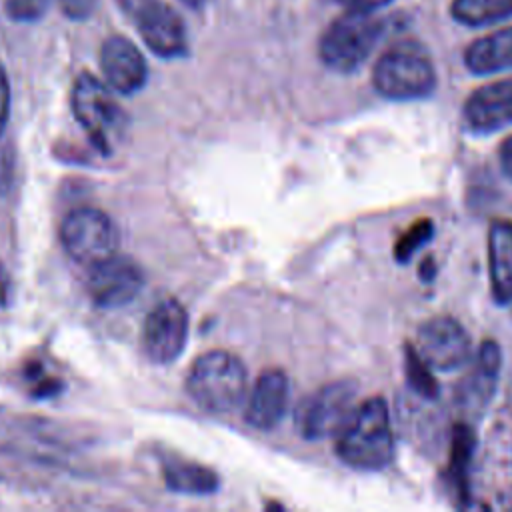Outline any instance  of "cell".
I'll use <instances>...</instances> for the list:
<instances>
[{
	"mask_svg": "<svg viewBox=\"0 0 512 512\" xmlns=\"http://www.w3.org/2000/svg\"><path fill=\"white\" fill-rule=\"evenodd\" d=\"M372 84L388 100H420L434 92L436 72L418 44L402 42L378 58L372 70Z\"/></svg>",
	"mask_w": 512,
	"mask_h": 512,
	"instance_id": "obj_3",
	"label": "cell"
},
{
	"mask_svg": "<svg viewBox=\"0 0 512 512\" xmlns=\"http://www.w3.org/2000/svg\"><path fill=\"white\" fill-rule=\"evenodd\" d=\"M356 382L336 380L306 396L296 410V428L306 440L336 436L356 404Z\"/></svg>",
	"mask_w": 512,
	"mask_h": 512,
	"instance_id": "obj_7",
	"label": "cell"
},
{
	"mask_svg": "<svg viewBox=\"0 0 512 512\" xmlns=\"http://www.w3.org/2000/svg\"><path fill=\"white\" fill-rule=\"evenodd\" d=\"M188 314L176 298L160 300L144 320L142 346L154 364L174 362L186 346Z\"/></svg>",
	"mask_w": 512,
	"mask_h": 512,
	"instance_id": "obj_10",
	"label": "cell"
},
{
	"mask_svg": "<svg viewBox=\"0 0 512 512\" xmlns=\"http://www.w3.org/2000/svg\"><path fill=\"white\" fill-rule=\"evenodd\" d=\"M434 236V222L430 218H420L412 222L410 228H406L396 244H394V258L400 264L410 262V258Z\"/></svg>",
	"mask_w": 512,
	"mask_h": 512,
	"instance_id": "obj_22",
	"label": "cell"
},
{
	"mask_svg": "<svg viewBox=\"0 0 512 512\" xmlns=\"http://www.w3.org/2000/svg\"><path fill=\"white\" fill-rule=\"evenodd\" d=\"M502 368V352L498 342L484 340L478 348L476 360L470 372L456 386V404L464 412H482L496 392L498 376Z\"/></svg>",
	"mask_w": 512,
	"mask_h": 512,
	"instance_id": "obj_14",
	"label": "cell"
},
{
	"mask_svg": "<svg viewBox=\"0 0 512 512\" xmlns=\"http://www.w3.org/2000/svg\"><path fill=\"white\" fill-rule=\"evenodd\" d=\"M60 6H62V12L68 18L82 20V18L92 14V10L96 6V0H60Z\"/></svg>",
	"mask_w": 512,
	"mask_h": 512,
	"instance_id": "obj_24",
	"label": "cell"
},
{
	"mask_svg": "<svg viewBox=\"0 0 512 512\" xmlns=\"http://www.w3.org/2000/svg\"><path fill=\"white\" fill-rule=\"evenodd\" d=\"M186 390L190 398L208 412H232L248 394L246 366L232 352L210 350L190 366Z\"/></svg>",
	"mask_w": 512,
	"mask_h": 512,
	"instance_id": "obj_2",
	"label": "cell"
},
{
	"mask_svg": "<svg viewBox=\"0 0 512 512\" xmlns=\"http://www.w3.org/2000/svg\"><path fill=\"white\" fill-rule=\"evenodd\" d=\"M432 370H458L470 362L472 342L466 328L452 316H434L420 324L414 342Z\"/></svg>",
	"mask_w": 512,
	"mask_h": 512,
	"instance_id": "obj_9",
	"label": "cell"
},
{
	"mask_svg": "<svg viewBox=\"0 0 512 512\" xmlns=\"http://www.w3.org/2000/svg\"><path fill=\"white\" fill-rule=\"evenodd\" d=\"M182 2H186L188 6H194V8H196V6H200L204 0H182Z\"/></svg>",
	"mask_w": 512,
	"mask_h": 512,
	"instance_id": "obj_29",
	"label": "cell"
},
{
	"mask_svg": "<svg viewBox=\"0 0 512 512\" xmlns=\"http://www.w3.org/2000/svg\"><path fill=\"white\" fill-rule=\"evenodd\" d=\"M468 130L490 134L512 126V78L498 80L474 90L462 108Z\"/></svg>",
	"mask_w": 512,
	"mask_h": 512,
	"instance_id": "obj_12",
	"label": "cell"
},
{
	"mask_svg": "<svg viewBox=\"0 0 512 512\" xmlns=\"http://www.w3.org/2000/svg\"><path fill=\"white\" fill-rule=\"evenodd\" d=\"M454 20L466 26H486L512 16V0H452Z\"/></svg>",
	"mask_w": 512,
	"mask_h": 512,
	"instance_id": "obj_20",
	"label": "cell"
},
{
	"mask_svg": "<svg viewBox=\"0 0 512 512\" xmlns=\"http://www.w3.org/2000/svg\"><path fill=\"white\" fill-rule=\"evenodd\" d=\"M118 230L112 218L90 206L68 212L60 226V242L68 256L78 264L92 268L118 254Z\"/></svg>",
	"mask_w": 512,
	"mask_h": 512,
	"instance_id": "obj_6",
	"label": "cell"
},
{
	"mask_svg": "<svg viewBox=\"0 0 512 512\" xmlns=\"http://www.w3.org/2000/svg\"><path fill=\"white\" fill-rule=\"evenodd\" d=\"M146 46L160 58H176L186 52V30L182 18L164 0H118Z\"/></svg>",
	"mask_w": 512,
	"mask_h": 512,
	"instance_id": "obj_8",
	"label": "cell"
},
{
	"mask_svg": "<svg viewBox=\"0 0 512 512\" xmlns=\"http://www.w3.org/2000/svg\"><path fill=\"white\" fill-rule=\"evenodd\" d=\"M48 4H50V0H6L4 8L12 20L32 22V20H38L46 12Z\"/></svg>",
	"mask_w": 512,
	"mask_h": 512,
	"instance_id": "obj_23",
	"label": "cell"
},
{
	"mask_svg": "<svg viewBox=\"0 0 512 512\" xmlns=\"http://www.w3.org/2000/svg\"><path fill=\"white\" fill-rule=\"evenodd\" d=\"M340 4H344L346 8H358V10H376L384 4H388L390 0H338Z\"/></svg>",
	"mask_w": 512,
	"mask_h": 512,
	"instance_id": "obj_27",
	"label": "cell"
},
{
	"mask_svg": "<svg viewBox=\"0 0 512 512\" xmlns=\"http://www.w3.org/2000/svg\"><path fill=\"white\" fill-rule=\"evenodd\" d=\"M166 486L182 494H210L218 488L216 474L200 464L170 460L164 464Z\"/></svg>",
	"mask_w": 512,
	"mask_h": 512,
	"instance_id": "obj_19",
	"label": "cell"
},
{
	"mask_svg": "<svg viewBox=\"0 0 512 512\" xmlns=\"http://www.w3.org/2000/svg\"><path fill=\"white\" fill-rule=\"evenodd\" d=\"M434 274H436V264H434V260H432V258H424V260L420 262V278H422L424 282H430V280L434 278Z\"/></svg>",
	"mask_w": 512,
	"mask_h": 512,
	"instance_id": "obj_28",
	"label": "cell"
},
{
	"mask_svg": "<svg viewBox=\"0 0 512 512\" xmlns=\"http://www.w3.org/2000/svg\"><path fill=\"white\" fill-rule=\"evenodd\" d=\"M290 380L284 370L270 368L258 376L248 392L244 418L258 430H272L286 414Z\"/></svg>",
	"mask_w": 512,
	"mask_h": 512,
	"instance_id": "obj_15",
	"label": "cell"
},
{
	"mask_svg": "<svg viewBox=\"0 0 512 512\" xmlns=\"http://www.w3.org/2000/svg\"><path fill=\"white\" fill-rule=\"evenodd\" d=\"M488 272L492 298L498 304L512 300V222L494 220L488 230Z\"/></svg>",
	"mask_w": 512,
	"mask_h": 512,
	"instance_id": "obj_16",
	"label": "cell"
},
{
	"mask_svg": "<svg viewBox=\"0 0 512 512\" xmlns=\"http://www.w3.org/2000/svg\"><path fill=\"white\" fill-rule=\"evenodd\" d=\"M334 438L336 456L350 468L364 472L384 470L394 458V434L386 400L372 396L356 404Z\"/></svg>",
	"mask_w": 512,
	"mask_h": 512,
	"instance_id": "obj_1",
	"label": "cell"
},
{
	"mask_svg": "<svg viewBox=\"0 0 512 512\" xmlns=\"http://www.w3.org/2000/svg\"><path fill=\"white\" fill-rule=\"evenodd\" d=\"M380 36L382 22L372 10L348 8L324 30L318 44L320 60L336 72H352L370 56Z\"/></svg>",
	"mask_w": 512,
	"mask_h": 512,
	"instance_id": "obj_4",
	"label": "cell"
},
{
	"mask_svg": "<svg viewBox=\"0 0 512 512\" xmlns=\"http://www.w3.org/2000/svg\"><path fill=\"white\" fill-rule=\"evenodd\" d=\"M464 64L472 74L478 76L512 68V26L490 32L468 44Z\"/></svg>",
	"mask_w": 512,
	"mask_h": 512,
	"instance_id": "obj_17",
	"label": "cell"
},
{
	"mask_svg": "<svg viewBox=\"0 0 512 512\" xmlns=\"http://www.w3.org/2000/svg\"><path fill=\"white\" fill-rule=\"evenodd\" d=\"M500 168L508 180H512V136H508L500 146Z\"/></svg>",
	"mask_w": 512,
	"mask_h": 512,
	"instance_id": "obj_26",
	"label": "cell"
},
{
	"mask_svg": "<svg viewBox=\"0 0 512 512\" xmlns=\"http://www.w3.org/2000/svg\"><path fill=\"white\" fill-rule=\"evenodd\" d=\"M476 448L474 430L466 422H458L452 426L450 436V462H448V480L450 486L460 500V506H468L470 502V468L472 456Z\"/></svg>",
	"mask_w": 512,
	"mask_h": 512,
	"instance_id": "obj_18",
	"label": "cell"
},
{
	"mask_svg": "<svg viewBox=\"0 0 512 512\" xmlns=\"http://www.w3.org/2000/svg\"><path fill=\"white\" fill-rule=\"evenodd\" d=\"M404 376L408 386L422 398L434 400L440 394L438 382L430 370V366L424 362V358L418 354L416 346L410 342L404 344Z\"/></svg>",
	"mask_w": 512,
	"mask_h": 512,
	"instance_id": "obj_21",
	"label": "cell"
},
{
	"mask_svg": "<svg viewBox=\"0 0 512 512\" xmlns=\"http://www.w3.org/2000/svg\"><path fill=\"white\" fill-rule=\"evenodd\" d=\"M72 112L94 146L110 154L126 132V114L110 92V86L84 72L72 86Z\"/></svg>",
	"mask_w": 512,
	"mask_h": 512,
	"instance_id": "obj_5",
	"label": "cell"
},
{
	"mask_svg": "<svg viewBox=\"0 0 512 512\" xmlns=\"http://www.w3.org/2000/svg\"><path fill=\"white\" fill-rule=\"evenodd\" d=\"M100 68L106 84L120 94L138 92L148 78L142 52L124 36H110L102 42Z\"/></svg>",
	"mask_w": 512,
	"mask_h": 512,
	"instance_id": "obj_13",
	"label": "cell"
},
{
	"mask_svg": "<svg viewBox=\"0 0 512 512\" xmlns=\"http://www.w3.org/2000/svg\"><path fill=\"white\" fill-rule=\"evenodd\" d=\"M144 288V270L130 256L114 254L90 268L88 294L102 308H120Z\"/></svg>",
	"mask_w": 512,
	"mask_h": 512,
	"instance_id": "obj_11",
	"label": "cell"
},
{
	"mask_svg": "<svg viewBox=\"0 0 512 512\" xmlns=\"http://www.w3.org/2000/svg\"><path fill=\"white\" fill-rule=\"evenodd\" d=\"M510 310H512V300H510Z\"/></svg>",
	"mask_w": 512,
	"mask_h": 512,
	"instance_id": "obj_30",
	"label": "cell"
},
{
	"mask_svg": "<svg viewBox=\"0 0 512 512\" xmlns=\"http://www.w3.org/2000/svg\"><path fill=\"white\" fill-rule=\"evenodd\" d=\"M8 114H10V84H8V76L0 64V134L6 128L8 122Z\"/></svg>",
	"mask_w": 512,
	"mask_h": 512,
	"instance_id": "obj_25",
	"label": "cell"
}]
</instances>
